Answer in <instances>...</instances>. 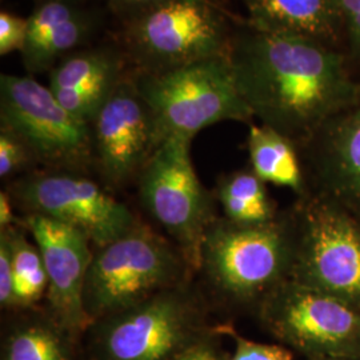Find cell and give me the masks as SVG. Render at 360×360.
Wrapping results in <instances>:
<instances>
[{"label":"cell","mask_w":360,"mask_h":360,"mask_svg":"<svg viewBox=\"0 0 360 360\" xmlns=\"http://www.w3.org/2000/svg\"><path fill=\"white\" fill-rule=\"evenodd\" d=\"M343 18V52L352 72L360 79V0H339Z\"/></svg>","instance_id":"7402d4cb"},{"label":"cell","mask_w":360,"mask_h":360,"mask_svg":"<svg viewBox=\"0 0 360 360\" xmlns=\"http://www.w3.org/2000/svg\"><path fill=\"white\" fill-rule=\"evenodd\" d=\"M169 360H224L211 334L206 333Z\"/></svg>","instance_id":"4316f807"},{"label":"cell","mask_w":360,"mask_h":360,"mask_svg":"<svg viewBox=\"0 0 360 360\" xmlns=\"http://www.w3.org/2000/svg\"><path fill=\"white\" fill-rule=\"evenodd\" d=\"M266 184L251 168L221 176L215 196L223 217L243 224L267 223L278 218L279 214Z\"/></svg>","instance_id":"d6986e66"},{"label":"cell","mask_w":360,"mask_h":360,"mask_svg":"<svg viewBox=\"0 0 360 360\" xmlns=\"http://www.w3.org/2000/svg\"><path fill=\"white\" fill-rule=\"evenodd\" d=\"M251 169L266 183L290 188L302 198L309 193L300 150L276 129L251 124L247 138Z\"/></svg>","instance_id":"ac0fdd59"},{"label":"cell","mask_w":360,"mask_h":360,"mask_svg":"<svg viewBox=\"0 0 360 360\" xmlns=\"http://www.w3.org/2000/svg\"><path fill=\"white\" fill-rule=\"evenodd\" d=\"M247 25L260 31L314 39L343 51L339 0H243Z\"/></svg>","instance_id":"2e32d148"},{"label":"cell","mask_w":360,"mask_h":360,"mask_svg":"<svg viewBox=\"0 0 360 360\" xmlns=\"http://www.w3.org/2000/svg\"><path fill=\"white\" fill-rule=\"evenodd\" d=\"M300 150L309 191L360 220V103L331 117Z\"/></svg>","instance_id":"5bb4252c"},{"label":"cell","mask_w":360,"mask_h":360,"mask_svg":"<svg viewBox=\"0 0 360 360\" xmlns=\"http://www.w3.org/2000/svg\"><path fill=\"white\" fill-rule=\"evenodd\" d=\"M321 360H360V358H355V359H321Z\"/></svg>","instance_id":"f546056e"},{"label":"cell","mask_w":360,"mask_h":360,"mask_svg":"<svg viewBox=\"0 0 360 360\" xmlns=\"http://www.w3.org/2000/svg\"><path fill=\"white\" fill-rule=\"evenodd\" d=\"M287 217L291 281L360 309V220L321 193L297 198Z\"/></svg>","instance_id":"277c9868"},{"label":"cell","mask_w":360,"mask_h":360,"mask_svg":"<svg viewBox=\"0 0 360 360\" xmlns=\"http://www.w3.org/2000/svg\"><path fill=\"white\" fill-rule=\"evenodd\" d=\"M0 306L3 309H15L13 248L7 229L0 230Z\"/></svg>","instance_id":"484cf974"},{"label":"cell","mask_w":360,"mask_h":360,"mask_svg":"<svg viewBox=\"0 0 360 360\" xmlns=\"http://www.w3.org/2000/svg\"><path fill=\"white\" fill-rule=\"evenodd\" d=\"M203 304L188 283L94 323L101 360H169L202 335Z\"/></svg>","instance_id":"52a82bcc"},{"label":"cell","mask_w":360,"mask_h":360,"mask_svg":"<svg viewBox=\"0 0 360 360\" xmlns=\"http://www.w3.org/2000/svg\"><path fill=\"white\" fill-rule=\"evenodd\" d=\"M283 346L309 360L360 358V309L288 279L257 309Z\"/></svg>","instance_id":"ba28073f"},{"label":"cell","mask_w":360,"mask_h":360,"mask_svg":"<svg viewBox=\"0 0 360 360\" xmlns=\"http://www.w3.org/2000/svg\"><path fill=\"white\" fill-rule=\"evenodd\" d=\"M34 162L26 146L13 134L0 129V178L8 179Z\"/></svg>","instance_id":"cb8c5ba5"},{"label":"cell","mask_w":360,"mask_h":360,"mask_svg":"<svg viewBox=\"0 0 360 360\" xmlns=\"http://www.w3.org/2000/svg\"><path fill=\"white\" fill-rule=\"evenodd\" d=\"M169 0H111L112 4L120 8H126L129 11H134L135 15L143 13L148 8H153L155 6H159L162 3H166Z\"/></svg>","instance_id":"f1b7e54d"},{"label":"cell","mask_w":360,"mask_h":360,"mask_svg":"<svg viewBox=\"0 0 360 360\" xmlns=\"http://www.w3.org/2000/svg\"><path fill=\"white\" fill-rule=\"evenodd\" d=\"M13 200L8 191L0 193V230L10 229L19 224V220L13 212Z\"/></svg>","instance_id":"83f0119b"},{"label":"cell","mask_w":360,"mask_h":360,"mask_svg":"<svg viewBox=\"0 0 360 360\" xmlns=\"http://www.w3.org/2000/svg\"><path fill=\"white\" fill-rule=\"evenodd\" d=\"M127 38L144 72H156L229 56L232 35L211 0H169L135 15Z\"/></svg>","instance_id":"30bf717a"},{"label":"cell","mask_w":360,"mask_h":360,"mask_svg":"<svg viewBox=\"0 0 360 360\" xmlns=\"http://www.w3.org/2000/svg\"><path fill=\"white\" fill-rule=\"evenodd\" d=\"M136 83L151 110L160 144L172 136L193 139L220 122L254 117L235 84L229 56L143 72Z\"/></svg>","instance_id":"5b68a950"},{"label":"cell","mask_w":360,"mask_h":360,"mask_svg":"<svg viewBox=\"0 0 360 360\" xmlns=\"http://www.w3.org/2000/svg\"><path fill=\"white\" fill-rule=\"evenodd\" d=\"M23 63L30 72L51 67L65 52L77 47L90 32V19L75 0H44L31 13Z\"/></svg>","instance_id":"e0dca14e"},{"label":"cell","mask_w":360,"mask_h":360,"mask_svg":"<svg viewBox=\"0 0 360 360\" xmlns=\"http://www.w3.org/2000/svg\"><path fill=\"white\" fill-rule=\"evenodd\" d=\"M0 129L23 143L37 163L74 172L95 162L90 124L32 77H0Z\"/></svg>","instance_id":"9c48e42d"},{"label":"cell","mask_w":360,"mask_h":360,"mask_svg":"<svg viewBox=\"0 0 360 360\" xmlns=\"http://www.w3.org/2000/svg\"><path fill=\"white\" fill-rule=\"evenodd\" d=\"M65 334L50 315L49 319L26 321L4 342L3 360H72Z\"/></svg>","instance_id":"ffe728a7"},{"label":"cell","mask_w":360,"mask_h":360,"mask_svg":"<svg viewBox=\"0 0 360 360\" xmlns=\"http://www.w3.org/2000/svg\"><path fill=\"white\" fill-rule=\"evenodd\" d=\"M28 20L13 13H0V55L19 50L22 52L26 43Z\"/></svg>","instance_id":"d4e9b609"},{"label":"cell","mask_w":360,"mask_h":360,"mask_svg":"<svg viewBox=\"0 0 360 360\" xmlns=\"http://www.w3.org/2000/svg\"><path fill=\"white\" fill-rule=\"evenodd\" d=\"M191 272L176 245L138 220L126 233L94 252L84 285L86 312L94 324L188 283Z\"/></svg>","instance_id":"3957f363"},{"label":"cell","mask_w":360,"mask_h":360,"mask_svg":"<svg viewBox=\"0 0 360 360\" xmlns=\"http://www.w3.org/2000/svg\"><path fill=\"white\" fill-rule=\"evenodd\" d=\"M191 141L166 139L143 168L138 183L143 207L167 232L190 269L199 271L207 230L218 215L212 195L195 172Z\"/></svg>","instance_id":"8992f818"},{"label":"cell","mask_w":360,"mask_h":360,"mask_svg":"<svg viewBox=\"0 0 360 360\" xmlns=\"http://www.w3.org/2000/svg\"><path fill=\"white\" fill-rule=\"evenodd\" d=\"M26 215L58 220L83 232L96 248L111 243L138 220L129 207L96 181L67 171L30 174L8 187Z\"/></svg>","instance_id":"8fae6325"},{"label":"cell","mask_w":360,"mask_h":360,"mask_svg":"<svg viewBox=\"0 0 360 360\" xmlns=\"http://www.w3.org/2000/svg\"><path fill=\"white\" fill-rule=\"evenodd\" d=\"M19 224L31 233L49 278V315L68 334L92 326L84 307V285L94 252L90 239L77 229L51 218L25 215Z\"/></svg>","instance_id":"4fadbf2b"},{"label":"cell","mask_w":360,"mask_h":360,"mask_svg":"<svg viewBox=\"0 0 360 360\" xmlns=\"http://www.w3.org/2000/svg\"><path fill=\"white\" fill-rule=\"evenodd\" d=\"M292 236L285 214L267 223L243 224L218 217L208 227L199 271L214 295L236 309L257 311L291 278Z\"/></svg>","instance_id":"7a4b0ae2"},{"label":"cell","mask_w":360,"mask_h":360,"mask_svg":"<svg viewBox=\"0 0 360 360\" xmlns=\"http://www.w3.org/2000/svg\"><path fill=\"white\" fill-rule=\"evenodd\" d=\"M221 328L235 340V351L230 360H294V351L283 345L259 343L236 334L231 327Z\"/></svg>","instance_id":"603a6c76"},{"label":"cell","mask_w":360,"mask_h":360,"mask_svg":"<svg viewBox=\"0 0 360 360\" xmlns=\"http://www.w3.org/2000/svg\"><path fill=\"white\" fill-rule=\"evenodd\" d=\"M90 127L95 162L111 187H123L139 179L160 146L154 117L136 79L122 77Z\"/></svg>","instance_id":"7c38bea8"},{"label":"cell","mask_w":360,"mask_h":360,"mask_svg":"<svg viewBox=\"0 0 360 360\" xmlns=\"http://www.w3.org/2000/svg\"><path fill=\"white\" fill-rule=\"evenodd\" d=\"M235 84L262 124L302 148L331 117L360 103L345 52L314 39L247 26L229 52Z\"/></svg>","instance_id":"6da1fadb"},{"label":"cell","mask_w":360,"mask_h":360,"mask_svg":"<svg viewBox=\"0 0 360 360\" xmlns=\"http://www.w3.org/2000/svg\"><path fill=\"white\" fill-rule=\"evenodd\" d=\"M7 230L13 248L15 309H32L47 294L49 278L44 262L38 245L27 239L20 224Z\"/></svg>","instance_id":"44dd1931"},{"label":"cell","mask_w":360,"mask_h":360,"mask_svg":"<svg viewBox=\"0 0 360 360\" xmlns=\"http://www.w3.org/2000/svg\"><path fill=\"white\" fill-rule=\"evenodd\" d=\"M120 79L122 65L112 52H80L52 70L50 90L71 115L91 124Z\"/></svg>","instance_id":"9a60e30c"}]
</instances>
